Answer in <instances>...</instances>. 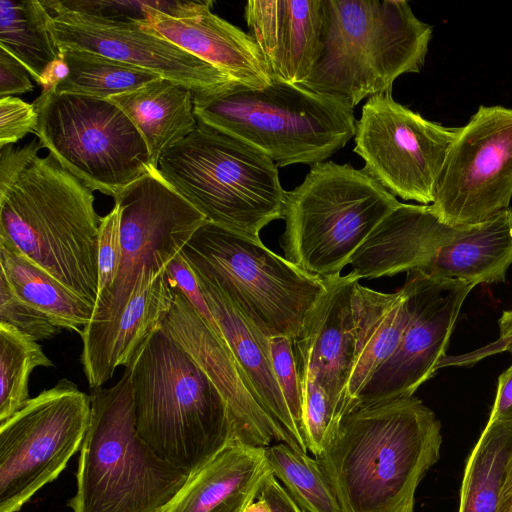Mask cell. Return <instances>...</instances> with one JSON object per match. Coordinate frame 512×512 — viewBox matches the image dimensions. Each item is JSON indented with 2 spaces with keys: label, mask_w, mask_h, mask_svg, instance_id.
Listing matches in <instances>:
<instances>
[{
  "label": "cell",
  "mask_w": 512,
  "mask_h": 512,
  "mask_svg": "<svg viewBox=\"0 0 512 512\" xmlns=\"http://www.w3.org/2000/svg\"><path fill=\"white\" fill-rule=\"evenodd\" d=\"M441 443L434 412L410 396L346 413L315 458L340 512H414L417 487Z\"/></svg>",
  "instance_id": "obj_1"
},
{
  "label": "cell",
  "mask_w": 512,
  "mask_h": 512,
  "mask_svg": "<svg viewBox=\"0 0 512 512\" xmlns=\"http://www.w3.org/2000/svg\"><path fill=\"white\" fill-rule=\"evenodd\" d=\"M192 271L213 318L261 406L301 448L294 422L273 372L269 338L255 331L215 284Z\"/></svg>",
  "instance_id": "obj_25"
},
{
  "label": "cell",
  "mask_w": 512,
  "mask_h": 512,
  "mask_svg": "<svg viewBox=\"0 0 512 512\" xmlns=\"http://www.w3.org/2000/svg\"><path fill=\"white\" fill-rule=\"evenodd\" d=\"M190 268L215 284L258 333L293 340L326 290L312 275L262 241L204 223L180 252Z\"/></svg>",
  "instance_id": "obj_10"
},
{
  "label": "cell",
  "mask_w": 512,
  "mask_h": 512,
  "mask_svg": "<svg viewBox=\"0 0 512 512\" xmlns=\"http://www.w3.org/2000/svg\"><path fill=\"white\" fill-rule=\"evenodd\" d=\"M35 135L59 164L92 191L115 198L155 170L141 134L115 104L43 90L33 102Z\"/></svg>",
  "instance_id": "obj_11"
},
{
  "label": "cell",
  "mask_w": 512,
  "mask_h": 512,
  "mask_svg": "<svg viewBox=\"0 0 512 512\" xmlns=\"http://www.w3.org/2000/svg\"><path fill=\"white\" fill-rule=\"evenodd\" d=\"M37 123L38 113L33 103L16 96L0 98V148L34 133Z\"/></svg>",
  "instance_id": "obj_37"
},
{
  "label": "cell",
  "mask_w": 512,
  "mask_h": 512,
  "mask_svg": "<svg viewBox=\"0 0 512 512\" xmlns=\"http://www.w3.org/2000/svg\"><path fill=\"white\" fill-rule=\"evenodd\" d=\"M121 209L122 258L109 293L95 303L82 340L112 322L138 285L143 267L169 264L206 217L179 194L155 169L125 187L115 198Z\"/></svg>",
  "instance_id": "obj_13"
},
{
  "label": "cell",
  "mask_w": 512,
  "mask_h": 512,
  "mask_svg": "<svg viewBox=\"0 0 512 512\" xmlns=\"http://www.w3.org/2000/svg\"><path fill=\"white\" fill-rule=\"evenodd\" d=\"M244 15L272 79L302 85L318 50L323 0H250Z\"/></svg>",
  "instance_id": "obj_22"
},
{
  "label": "cell",
  "mask_w": 512,
  "mask_h": 512,
  "mask_svg": "<svg viewBox=\"0 0 512 512\" xmlns=\"http://www.w3.org/2000/svg\"><path fill=\"white\" fill-rule=\"evenodd\" d=\"M43 148L38 138L23 147L7 145L0 148V200L3 199L17 180L38 157Z\"/></svg>",
  "instance_id": "obj_39"
},
{
  "label": "cell",
  "mask_w": 512,
  "mask_h": 512,
  "mask_svg": "<svg viewBox=\"0 0 512 512\" xmlns=\"http://www.w3.org/2000/svg\"><path fill=\"white\" fill-rule=\"evenodd\" d=\"M60 4L68 9L99 18L142 23L153 1H82L64 0Z\"/></svg>",
  "instance_id": "obj_38"
},
{
  "label": "cell",
  "mask_w": 512,
  "mask_h": 512,
  "mask_svg": "<svg viewBox=\"0 0 512 512\" xmlns=\"http://www.w3.org/2000/svg\"><path fill=\"white\" fill-rule=\"evenodd\" d=\"M37 341L0 322V423L30 399L28 382L32 371L40 366H53Z\"/></svg>",
  "instance_id": "obj_32"
},
{
  "label": "cell",
  "mask_w": 512,
  "mask_h": 512,
  "mask_svg": "<svg viewBox=\"0 0 512 512\" xmlns=\"http://www.w3.org/2000/svg\"><path fill=\"white\" fill-rule=\"evenodd\" d=\"M401 202L364 168L324 161L286 192L281 248L285 258L320 278L342 269Z\"/></svg>",
  "instance_id": "obj_9"
},
{
  "label": "cell",
  "mask_w": 512,
  "mask_h": 512,
  "mask_svg": "<svg viewBox=\"0 0 512 512\" xmlns=\"http://www.w3.org/2000/svg\"><path fill=\"white\" fill-rule=\"evenodd\" d=\"M91 413L80 448L72 512H161L189 473L161 458L138 433L131 372L91 388Z\"/></svg>",
  "instance_id": "obj_5"
},
{
  "label": "cell",
  "mask_w": 512,
  "mask_h": 512,
  "mask_svg": "<svg viewBox=\"0 0 512 512\" xmlns=\"http://www.w3.org/2000/svg\"><path fill=\"white\" fill-rule=\"evenodd\" d=\"M105 100L119 107L137 128L156 169L162 155L198 124L192 90L169 79L158 78Z\"/></svg>",
  "instance_id": "obj_26"
},
{
  "label": "cell",
  "mask_w": 512,
  "mask_h": 512,
  "mask_svg": "<svg viewBox=\"0 0 512 512\" xmlns=\"http://www.w3.org/2000/svg\"><path fill=\"white\" fill-rule=\"evenodd\" d=\"M273 372L294 422L301 449L308 452L303 420V392L297 367L293 339L285 335L269 338Z\"/></svg>",
  "instance_id": "obj_33"
},
{
  "label": "cell",
  "mask_w": 512,
  "mask_h": 512,
  "mask_svg": "<svg viewBox=\"0 0 512 512\" xmlns=\"http://www.w3.org/2000/svg\"><path fill=\"white\" fill-rule=\"evenodd\" d=\"M498 324L499 337L497 340L465 355L445 356L441 360L439 368L448 365L474 364L485 357L501 352H509L512 354V309L502 313Z\"/></svg>",
  "instance_id": "obj_40"
},
{
  "label": "cell",
  "mask_w": 512,
  "mask_h": 512,
  "mask_svg": "<svg viewBox=\"0 0 512 512\" xmlns=\"http://www.w3.org/2000/svg\"><path fill=\"white\" fill-rule=\"evenodd\" d=\"M128 368L138 433L167 462L190 474L240 442L222 394L161 327Z\"/></svg>",
  "instance_id": "obj_2"
},
{
  "label": "cell",
  "mask_w": 512,
  "mask_h": 512,
  "mask_svg": "<svg viewBox=\"0 0 512 512\" xmlns=\"http://www.w3.org/2000/svg\"><path fill=\"white\" fill-rule=\"evenodd\" d=\"M90 395L61 379L0 423V512H18L81 448Z\"/></svg>",
  "instance_id": "obj_12"
},
{
  "label": "cell",
  "mask_w": 512,
  "mask_h": 512,
  "mask_svg": "<svg viewBox=\"0 0 512 512\" xmlns=\"http://www.w3.org/2000/svg\"><path fill=\"white\" fill-rule=\"evenodd\" d=\"M354 358L348 378V412L373 374L396 350L409 323L411 306L406 283L381 292L357 282L352 293Z\"/></svg>",
  "instance_id": "obj_24"
},
{
  "label": "cell",
  "mask_w": 512,
  "mask_h": 512,
  "mask_svg": "<svg viewBox=\"0 0 512 512\" xmlns=\"http://www.w3.org/2000/svg\"><path fill=\"white\" fill-rule=\"evenodd\" d=\"M460 130L423 118L386 92L363 105L353 151L364 160V169L392 195L431 205Z\"/></svg>",
  "instance_id": "obj_14"
},
{
  "label": "cell",
  "mask_w": 512,
  "mask_h": 512,
  "mask_svg": "<svg viewBox=\"0 0 512 512\" xmlns=\"http://www.w3.org/2000/svg\"><path fill=\"white\" fill-rule=\"evenodd\" d=\"M273 475L305 512H340L335 494L317 459L284 442L265 448Z\"/></svg>",
  "instance_id": "obj_31"
},
{
  "label": "cell",
  "mask_w": 512,
  "mask_h": 512,
  "mask_svg": "<svg viewBox=\"0 0 512 512\" xmlns=\"http://www.w3.org/2000/svg\"><path fill=\"white\" fill-rule=\"evenodd\" d=\"M511 452L512 427L488 421L466 464L459 512H496Z\"/></svg>",
  "instance_id": "obj_29"
},
{
  "label": "cell",
  "mask_w": 512,
  "mask_h": 512,
  "mask_svg": "<svg viewBox=\"0 0 512 512\" xmlns=\"http://www.w3.org/2000/svg\"><path fill=\"white\" fill-rule=\"evenodd\" d=\"M432 30L405 0H323L315 62L301 86L354 108L420 72Z\"/></svg>",
  "instance_id": "obj_3"
},
{
  "label": "cell",
  "mask_w": 512,
  "mask_h": 512,
  "mask_svg": "<svg viewBox=\"0 0 512 512\" xmlns=\"http://www.w3.org/2000/svg\"><path fill=\"white\" fill-rule=\"evenodd\" d=\"M121 209L115 204L113 209L101 218L98 238V295L102 300L112 288L121 264ZM95 302V303H96Z\"/></svg>",
  "instance_id": "obj_36"
},
{
  "label": "cell",
  "mask_w": 512,
  "mask_h": 512,
  "mask_svg": "<svg viewBox=\"0 0 512 512\" xmlns=\"http://www.w3.org/2000/svg\"><path fill=\"white\" fill-rule=\"evenodd\" d=\"M271 473L265 448L232 442L190 473L161 512H245Z\"/></svg>",
  "instance_id": "obj_23"
},
{
  "label": "cell",
  "mask_w": 512,
  "mask_h": 512,
  "mask_svg": "<svg viewBox=\"0 0 512 512\" xmlns=\"http://www.w3.org/2000/svg\"><path fill=\"white\" fill-rule=\"evenodd\" d=\"M301 384L306 446L318 457L334 438L342 418L319 384L306 378Z\"/></svg>",
  "instance_id": "obj_34"
},
{
  "label": "cell",
  "mask_w": 512,
  "mask_h": 512,
  "mask_svg": "<svg viewBox=\"0 0 512 512\" xmlns=\"http://www.w3.org/2000/svg\"><path fill=\"white\" fill-rule=\"evenodd\" d=\"M93 191L48 154L0 200V243L95 306L101 218Z\"/></svg>",
  "instance_id": "obj_4"
},
{
  "label": "cell",
  "mask_w": 512,
  "mask_h": 512,
  "mask_svg": "<svg viewBox=\"0 0 512 512\" xmlns=\"http://www.w3.org/2000/svg\"><path fill=\"white\" fill-rule=\"evenodd\" d=\"M172 287L174 301L160 327L190 354L222 394L239 441L263 448L272 441L284 442L301 449L261 406L227 342L211 329L185 294Z\"/></svg>",
  "instance_id": "obj_18"
},
{
  "label": "cell",
  "mask_w": 512,
  "mask_h": 512,
  "mask_svg": "<svg viewBox=\"0 0 512 512\" xmlns=\"http://www.w3.org/2000/svg\"><path fill=\"white\" fill-rule=\"evenodd\" d=\"M1 273L13 292L56 326L81 335L94 305L12 247L0 243Z\"/></svg>",
  "instance_id": "obj_27"
},
{
  "label": "cell",
  "mask_w": 512,
  "mask_h": 512,
  "mask_svg": "<svg viewBox=\"0 0 512 512\" xmlns=\"http://www.w3.org/2000/svg\"><path fill=\"white\" fill-rule=\"evenodd\" d=\"M59 51L68 74L53 87L58 94L107 99L162 78L95 52L74 48Z\"/></svg>",
  "instance_id": "obj_30"
},
{
  "label": "cell",
  "mask_w": 512,
  "mask_h": 512,
  "mask_svg": "<svg viewBox=\"0 0 512 512\" xmlns=\"http://www.w3.org/2000/svg\"><path fill=\"white\" fill-rule=\"evenodd\" d=\"M512 198V108L479 106L441 171L432 213L451 226L489 220Z\"/></svg>",
  "instance_id": "obj_15"
},
{
  "label": "cell",
  "mask_w": 512,
  "mask_h": 512,
  "mask_svg": "<svg viewBox=\"0 0 512 512\" xmlns=\"http://www.w3.org/2000/svg\"><path fill=\"white\" fill-rule=\"evenodd\" d=\"M50 13L37 0H0V48L21 63L38 85L60 57Z\"/></svg>",
  "instance_id": "obj_28"
},
{
  "label": "cell",
  "mask_w": 512,
  "mask_h": 512,
  "mask_svg": "<svg viewBox=\"0 0 512 512\" xmlns=\"http://www.w3.org/2000/svg\"><path fill=\"white\" fill-rule=\"evenodd\" d=\"M28 74L21 63L0 48V98L33 91Z\"/></svg>",
  "instance_id": "obj_41"
},
{
  "label": "cell",
  "mask_w": 512,
  "mask_h": 512,
  "mask_svg": "<svg viewBox=\"0 0 512 512\" xmlns=\"http://www.w3.org/2000/svg\"><path fill=\"white\" fill-rule=\"evenodd\" d=\"M213 1H153L139 23L233 82L265 87L273 82L254 38L212 12Z\"/></svg>",
  "instance_id": "obj_19"
},
{
  "label": "cell",
  "mask_w": 512,
  "mask_h": 512,
  "mask_svg": "<svg viewBox=\"0 0 512 512\" xmlns=\"http://www.w3.org/2000/svg\"><path fill=\"white\" fill-rule=\"evenodd\" d=\"M158 170L207 221L254 240L283 218L287 191L274 162L203 123L162 155Z\"/></svg>",
  "instance_id": "obj_8"
},
{
  "label": "cell",
  "mask_w": 512,
  "mask_h": 512,
  "mask_svg": "<svg viewBox=\"0 0 512 512\" xmlns=\"http://www.w3.org/2000/svg\"><path fill=\"white\" fill-rule=\"evenodd\" d=\"M259 496L265 500L271 512H305L273 473L266 478Z\"/></svg>",
  "instance_id": "obj_43"
},
{
  "label": "cell",
  "mask_w": 512,
  "mask_h": 512,
  "mask_svg": "<svg viewBox=\"0 0 512 512\" xmlns=\"http://www.w3.org/2000/svg\"><path fill=\"white\" fill-rule=\"evenodd\" d=\"M0 322L7 323L36 340H48L60 332V327L20 299L0 274Z\"/></svg>",
  "instance_id": "obj_35"
},
{
  "label": "cell",
  "mask_w": 512,
  "mask_h": 512,
  "mask_svg": "<svg viewBox=\"0 0 512 512\" xmlns=\"http://www.w3.org/2000/svg\"><path fill=\"white\" fill-rule=\"evenodd\" d=\"M198 122L268 156L277 167L324 162L355 136L353 108L301 85L231 83L194 97Z\"/></svg>",
  "instance_id": "obj_6"
},
{
  "label": "cell",
  "mask_w": 512,
  "mask_h": 512,
  "mask_svg": "<svg viewBox=\"0 0 512 512\" xmlns=\"http://www.w3.org/2000/svg\"><path fill=\"white\" fill-rule=\"evenodd\" d=\"M42 3L50 13L49 29L59 49H83L133 65L187 86L194 97L233 83L210 64L137 22L75 12L64 8L59 0Z\"/></svg>",
  "instance_id": "obj_17"
},
{
  "label": "cell",
  "mask_w": 512,
  "mask_h": 512,
  "mask_svg": "<svg viewBox=\"0 0 512 512\" xmlns=\"http://www.w3.org/2000/svg\"><path fill=\"white\" fill-rule=\"evenodd\" d=\"M488 421L512 427V365L498 379V387Z\"/></svg>",
  "instance_id": "obj_42"
},
{
  "label": "cell",
  "mask_w": 512,
  "mask_h": 512,
  "mask_svg": "<svg viewBox=\"0 0 512 512\" xmlns=\"http://www.w3.org/2000/svg\"><path fill=\"white\" fill-rule=\"evenodd\" d=\"M245 512H271L265 500L258 496V498L248 506Z\"/></svg>",
  "instance_id": "obj_45"
},
{
  "label": "cell",
  "mask_w": 512,
  "mask_h": 512,
  "mask_svg": "<svg viewBox=\"0 0 512 512\" xmlns=\"http://www.w3.org/2000/svg\"><path fill=\"white\" fill-rule=\"evenodd\" d=\"M512 264V208L469 226L441 222L429 205L401 203L350 260L359 279L418 271L474 286L503 282Z\"/></svg>",
  "instance_id": "obj_7"
},
{
  "label": "cell",
  "mask_w": 512,
  "mask_h": 512,
  "mask_svg": "<svg viewBox=\"0 0 512 512\" xmlns=\"http://www.w3.org/2000/svg\"><path fill=\"white\" fill-rule=\"evenodd\" d=\"M168 264L142 268L138 285L122 312L82 340L81 363L90 388L102 387L119 366L128 367L147 338L160 327L174 301Z\"/></svg>",
  "instance_id": "obj_21"
},
{
  "label": "cell",
  "mask_w": 512,
  "mask_h": 512,
  "mask_svg": "<svg viewBox=\"0 0 512 512\" xmlns=\"http://www.w3.org/2000/svg\"><path fill=\"white\" fill-rule=\"evenodd\" d=\"M496 512H512V452L506 464Z\"/></svg>",
  "instance_id": "obj_44"
},
{
  "label": "cell",
  "mask_w": 512,
  "mask_h": 512,
  "mask_svg": "<svg viewBox=\"0 0 512 512\" xmlns=\"http://www.w3.org/2000/svg\"><path fill=\"white\" fill-rule=\"evenodd\" d=\"M324 279L326 290L293 347L300 378L319 384L342 418L348 413L347 385L354 358L352 293L360 279L352 271Z\"/></svg>",
  "instance_id": "obj_20"
},
{
  "label": "cell",
  "mask_w": 512,
  "mask_h": 512,
  "mask_svg": "<svg viewBox=\"0 0 512 512\" xmlns=\"http://www.w3.org/2000/svg\"><path fill=\"white\" fill-rule=\"evenodd\" d=\"M411 315L391 357L373 374L354 408L413 396L431 378L449 344L461 306L474 285L407 272Z\"/></svg>",
  "instance_id": "obj_16"
}]
</instances>
